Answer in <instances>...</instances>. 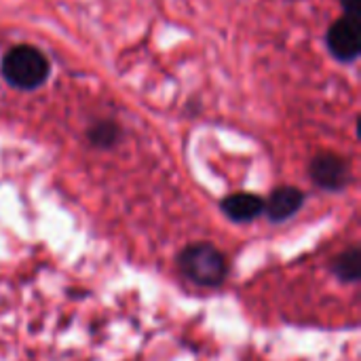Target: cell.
<instances>
[{"instance_id": "5b68a950", "label": "cell", "mask_w": 361, "mask_h": 361, "mask_svg": "<svg viewBox=\"0 0 361 361\" xmlns=\"http://www.w3.org/2000/svg\"><path fill=\"white\" fill-rule=\"evenodd\" d=\"M305 203V195L302 190L294 188V186H279L273 190V195L269 197V201L264 203V212L269 214L271 220H288L292 218Z\"/></svg>"}, {"instance_id": "8992f818", "label": "cell", "mask_w": 361, "mask_h": 361, "mask_svg": "<svg viewBox=\"0 0 361 361\" xmlns=\"http://www.w3.org/2000/svg\"><path fill=\"white\" fill-rule=\"evenodd\" d=\"M222 212L235 222H252L264 212V199L252 192H235L222 201Z\"/></svg>"}, {"instance_id": "52a82bcc", "label": "cell", "mask_w": 361, "mask_h": 361, "mask_svg": "<svg viewBox=\"0 0 361 361\" xmlns=\"http://www.w3.org/2000/svg\"><path fill=\"white\" fill-rule=\"evenodd\" d=\"M121 137H123V129L118 127V123H114L110 118L97 121L87 129L89 144L95 146V148H102V150H108V148L116 146L121 142Z\"/></svg>"}, {"instance_id": "3957f363", "label": "cell", "mask_w": 361, "mask_h": 361, "mask_svg": "<svg viewBox=\"0 0 361 361\" xmlns=\"http://www.w3.org/2000/svg\"><path fill=\"white\" fill-rule=\"evenodd\" d=\"M326 47L338 63H355L361 55V21L347 15L338 17L326 32Z\"/></svg>"}, {"instance_id": "9c48e42d", "label": "cell", "mask_w": 361, "mask_h": 361, "mask_svg": "<svg viewBox=\"0 0 361 361\" xmlns=\"http://www.w3.org/2000/svg\"><path fill=\"white\" fill-rule=\"evenodd\" d=\"M341 6L347 17L361 21V0H341Z\"/></svg>"}, {"instance_id": "6da1fadb", "label": "cell", "mask_w": 361, "mask_h": 361, "mask_svg": "<svg viewBox=\"0 0 361 361\" xmlns=\"http://www.w3.org/2000/svg\"><path fill=\"white\" fill-rule=\"evenodd\" d=\"M2 80L17 91H36L51 76V61L34 44H15L0 59Z\"/></svg>"}, {"instance_id": "277c9868", "label": "cell", "mask_w": 361, "mask_h": 361, "mask_svg": "<svg viewBox=\"0 0 361 361\" xmlns=\"http://www.w3.org/2000/svg\"><path fill=\"white\" fill-rule=\"evenodd\" d=\"M309 173H311L313 182L319 188L332 190V192H338V190L347 188V184L351 180L349 161L338 157V154H334V152H319L311 161Z\"/></svg>"}, {"instance_id": "7a4b0ae2", "label": "cell", "mask_w": 361, "mask_h": 361, "mask_svg": "<svg viewBox=\"0 0 361 361\" xmlns=\"http://www.w3.org/2000/svg\"><path fill=\"white\" fill-rule=\"evenodd\" d=\"M180 271L197 286L216 288L226 279V258L209 243H195L180 254Z\"/></svg>"}, {"instance_id": "ba28073f", "label": "cell", "mask_w": 361, "mask_h": 361, "mask_svg": "<svg viewBox=\"0 0 361 361\" xmlns=\"http://www.w3.org/2000/svg\"><path fill=\"white\" fill-rule=\"evenodd\" d=\"M334 271H336V275H338L341 279H345V281H357L361 275L360 250H357V247H353V250L345 252V254L336 260Z\"/></svg>"}]
</instances>
